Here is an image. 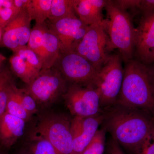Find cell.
Here are the masks:
<instances>
[{
    "mask_svg": "<svg viewBox=\"0 0 154 154\" xmlns=\"http://www.w3.org/2000/svg\"><path fill=\"white\" fill-rule=\"evenodd\" d=\"M147 112L117 105L105 114L104 128L119 145L136 154L154 131V117Z\"/></svg>",
    "mask_w": 154,
    "mask_h": 154,
    "instance_id": "cell-1",
    "label": "cell"
},
{
    "mask_svg": "<svg viewBox=\"0 0 154 154\" xmlns=\"http://www.w3.org/2000/svg\"><path fill=\"white\" fill-rule=\"evenodd\" d=\"M115 105L154 114V71L137 60L125 63L121 91Z\"/></svg>",
    "mask_w": 154,
    "mask_h": 154,
    "instance_id": "cell-2",
    "label": "cell"
},
{
    "mask_svg": "<svg viewBox=\"0 0 154 154\" xmlns=\"http://www.w3.org/2000/svg\"><path fill=\"white\" fill-rule=\"evenodd\" d=\"M106 18L102 23L108 38V53L118 50L125 63L134 56L136 28L127 11L118 7L113 1H106Z\"/></svg>",
    "mask_w": 154,
    "mask_h": 154,
    "instance_id": "cell-3",
    "label": "cell"
},
{
    "mask_svg": "<svg viewBox=\"0 0 154 154\" xmlns=\"http://www.w3.org/2000/svg\"><path fill=\"white\" fill-rule=\"evenodd\" d=\"M122 61L119 54H111L97 72L92 85L99 92L101 107L116 103L124 77Z\"/></svg>",
    "mask_w": 154,
    "mask_h": 154,
    "instance_id": "cell-4",
    "label": "cell"
},
{
    "mask_svg": "<svg viewBox=\"0 0 154 154\" xmlns=\"http://www.w3.org/2000/svg\"><path fill=\"white\" fill-rule=\"evenodd\" d=\"M71 121L64 116H46L39 120L31 135L46 140L61 154H71L73 148Z\"/></svg>",
    "mask_w": 154,
    "mask_h": 154,
    "instance_id": "cell-5",
    "label": "cell"
},
{
    "mask_svg": "<svg viewBox=\"0 0 154 154\" xmlns=\"http://www.w3.org/2000/svg\"><path fill=\"white\" fill-rule=\"evenodd\" d=\"M67 82L56 69H42L25 88L37 104L48 105L63 96L67 89Z\"/></svg>",
    "mask_w": 154,
    "mask_h": 154,
    "instance_id": "cell-6",
    "label": "cell"
},
{
    "mask_svg": "<svg viewBox=\"0 0 154 154\" xmlns=\"http://www.w3.org/2000/svg\"><path fill=\"white\" fill-rule=\"evenodd\" d=\"M63 97L71 114L74 117H89L102 112L100 95L92 85L70 84Z\"/></svg>",
    "mask_w": 154,
    "mask_h": 154,
    "instance_id": "cell-7",
    "label": "cell"
},
{
    "mask_svg": "<svg viewBox=\"0 0 154 154\" xmlns=\"http://www.w3.org/2000/svg\"><path fill=\"white\" fill-rule=\"evenodd\" d=\"M52 67L58 71L67 82L84 86L92 85L98 71L75 51L60 53Z\"/></svg>",
    "mask_w": 154,
    "mask_h": 154,
    "instance_id": "cell-8",
    "label": "cell"
},
{
    "mask_svg": "<svg viewBox=\"0 0 154 154\" xmlns=\"http://www.w3.org/2000/svg\"><path fill=\"white\" fill-rule=\"evenodd\" d=\"M107 43L108 38L102 24H94L89 26L75 51L99 70L110 55L107 51Z\"/></svg>",
    "mask_w": 154,
    "mask_h": 154,
    "instance_id": "cell-9",
    "label": "cell"
},
{
    "mask_svg": "<svg viewBox=\"0 0 154 154\" xmlns=\"http://www.w3.org/2000/svg\"><path fill=\"white\" fill-rule=\"evenodd\" d=\"M89 26L78 17H75L50 22L48 28L57 36L60 53H69L75 51Z\"/></svg>",
    "mask_w": 154,
    "mask_h": 154,
    "instance_id": "cell-10",
    "label": "cell"
},
{
    "mask_svg": "<svg viewBox=\"0 0 154 154\" xmlns=\"http://www.w3.org/2000/svg\"><path fill=\"white\" fill-rule=\"evenodd\" d=\"M134 56L145 65L154 61V12L143 14L136 28Z\"/></svg>",
    "mask_w": 154,
    "mask_h": 154,
    "instance_id": "cell-11",
    "label": "cell"
},
{
    "mask_svg": "<svg viewBox=\"0 0 154 154\" xmlns=\"http://www.w3.org/2000/svg\"><path fill=\"white\" fill-rule=\"evenodd\" d=\"M102 113L89 117H74L72 119L73 148L71 154H82L104 121Z\"/></svg>",
    "mask_w": 154,
    "mask_h": 154,
    "instance_id": "cell-12",
    "label": "cell"
},
{
    "mask_svg": "<svg viewBox=\"0 0 154 154\" xmlns=\"http://www.w3.org/2000/svg\"><path fill=\"white\" fill-rule=\"evenodd\" d=\"M26 122L6 112L0 117V143L10 148L24 133Z\"/></svg>",
    "mask_w": 154,
    "mask_h": 154,
    "instance_id": "cell-13",
    "label": "cell"
},
{
    "mask_svg": "<svg viewBox=\"0 0 154 154\" xmlns=\"http://www.w3.org/2000/svg\"><path fill=\"white\" fill-rule=\"evenodd\" d=\"M105 0H74L77 17L86 25L102 24Z\"/></svg>",
    "mask_w": 154,
    "mask_h": 154,
    "instance_id": "cell-14",
    "label": "cell"
},
{
    "mask_svg": "<svg viewBox=\"0 0 154 154\" xmlns=\"http://www.w3.org/2000/svg\"><path fill=\"white\" fill-rule=\"evenodd\" d=\"M60 54L59 41L57 36L45 25L44 31V56L42 69L51 68Z\"/></svg>",
    "mask_w": 154,
    "mask_h": 154,
    "instance_id": "cell-15",
    "label": "cell"
},
{
    "mask_svg": "<svg viewBox=\"0 0 154 154\" xmlns=\"http://www.w3.org/2000/svg\"><path fill=\"white\" fill-rule=\"evenodd\" d=\"M11 69L17 77L28 85L38 74L39 72L31 68L24 59L16 53L10 59Z\"/></svg>",
    "mask_w": 154,
    "mask_h": 154,
    "instance_id": "cell-16",
    "label": "cell"
},
{
    "mask_svg": "<svg viewBox=\"0 0 154 154\" xmlns=\"http://www.w3.org/2000/svg\"><path fill=\"white\" fill-rule=\"evenodd\" d=\"M19 90L20 89L17 88L14 82L11 85L6 112L26 122L30 119L31 115L25 110L22 105Z\"/></svg>",
    "mask_w": 154,
    "mask_h": 154,
    "instance_id": "cell-17",
    "label": "cell"
},
{
    "mask_svg": "<svg viewBox=\"0 0 154 154\" xmlns=\"http://www.w3.org/2000/svg\"><path fill=\"white\" fill-rule=\"evenodd\" d=\"M52 0H31L27 8L31 21L35 20L36 25L45 24L50 14Z\"/></svg>",
    "mask_w": 154,
    "mask_h": 154,
    "instance_id": "cell-18",
    "label": "cell"
},
{
    "mask_svg": "<svg viewBox=\"0 0 154 154\" xmlns=\"http://www.w3.org/2000/svg\"><path fill=\"white\" fill-rule=\"evenodd\" d=\"M77 17L74 8V0H52L50 22L57 20Z\"/></svg>",
    "mask_w": 154,
    "mask_h": 154,
    "instance_id": "cell-19",
    "label": "cell"
},
{
    "mask_svg": "<svg viewBox=\"0 0 154 154\" xmlns=\"http://www.w3.org/2000/svg\"><path fill=\"white\" fill-rule=\"evenodd\" d=\"M45 24H35L31 29L28 40V47L32 50L38 56L41 61L44 56V31Z\"/></svg>",
    "mask_w": 154,
    "mask_h": 154,
    "instance_id": "cell-20",
    "label": "cell"
},
{
    "mask_svg": "<svg viewBox=\"0 0 154 154\" xmlns=\"http://www.w3.org/2000/svg\"><path fill=\"white\" fill-rule=\"evenodd\" d=\"M1 41L2 45L11 49L14 53L20 48L17 29V16L3 29Z\"/></svg>",
    "mask_w": 154,
    "mask_h": 154,
    "instance_id": "cell-21",
    "label": "cell"
},
{
    "mask_svg": "<svg viewBox=\"0 0 154 154\" xmlns=\"http://www.w3.org/2000/svg\"><path fill=\"white\" fill-rule=\"evenodd\" d=\"M17 19L19 44L21 47L28 44L31 33V20L27 9L21 10L17 15Z\"/></svg>",
    "mask_w": 154,
    "mask_h": 154,
    "instance_id": "cell-22",
    "label": "cell"
},
{
    "mask_svg": "<svg viewBox=\"0 0 154 154\" xmlns=\"http://www.w3.org/2000/svg\"><path fill=\"white\" fill-rule=\"evenodd\" d=\"M14 82L11 72L5 68L0 77V117L6 112L9 91Z\"/></svg>",
    "mask_w": 154,
    "mask_h": 154,
    "instance_id": "cell-23",
    "label": "cell"
},
{
    "mask_svg": "<svg viewBox=\"0 0 154 154\" xmlns=\"http://www.w3.org/2000/svg\"><path fill=\"white\" fill-rule=\"evenodd\" d=\"M29 152L31 154H61L49 142L37 136L31 135Z\"/></svg>",
    "mask_w": 154,
    "mask_h": 154,
    "instance_id": "cell-24",
    "label": "cell"
},
{
    "mask_svg": "<svg viewBox=\"0 0 154 154\" xmlns=\"http://www.w3.org/2000/svg\"><path fill=\"white\" fill-rule=\"evenodd\" d=\"M106 130H98L95 136L82 154H103L106 140Z\"/></svg>",
    "mask_w": 154,
    "mask_h": 154,
    "instance_id": "cell-25",
    "label": "cell"
},
{
    "mask_svg": "<svg viewBox=\"0 0 154 154\" xmlns=\"http://www.w3.org/2000/svg\"><path fill=\"white\" fill-rule=\"evenodd\" d=\"M16 53L22 57L31 68L40 72L42 69L41 61L36 53L28 47L27 45L19 48Z\"/></svg>",
    "mask_w": 154,
    "mask_h": 154,
    "instance_id": "cell-26",
    "label": "cell"
},
{
    "mask_svg": "<svg viewBox=\"0 0 154 154\" xmlns=\"http://www.w3.org/2000/svg\"><path fill=\"white\" fill-rule=\"evenodd\" d=\"M20 11L14 6L11 8H2L0 10V29L2 31L16 18Z\"/></svg>",
    "mask_w": 154,
    "mask_h": 154,
    "instance_id": "cell-27",
    "label": "cell"
},
{
    "mask_svg": "<svg viewBox=\"0 0 154 154\" xmlns=\"http://www.w3.org/2000/svg\"><path fill=\"white\" fill-rule=\"evenodd\" d=\"M19 93L21 103L25 110L31 115L37 112V103L33 97L26 92L25 88L20 89Z\"/></svg>",
    "mask_w": 154,
    "mask_h": 154,
    "instance_id": "cell-28",
    "label": "cell"
},
{
    "mask_svg": "<svg viewBox=\"0 0 154 154\" xmlns=\"http://www.w3.org/2000/svg\"><path fill=\"white\" fill-rule=\"evenodd\" d=\"M136 154H154V131L147 139Z\"/></svg>",
    "mask_w": 154,
    "mask_h": 154,
    "instance_id": "cell-29",
    "label": "cell"
},
{
    "mask_svg": "<svg viewBox=\"0 0 154 154\" xmlns=\"http://www.w3.org/2000/svg\"><path fill=\"white\" fill-rule=\"evenodd\" d=\"M113 2L120 8L127 11V9H137L140 0H117Z\"/></svg>",
    "mask_w": 154,
    "mask_h": 154,
    "instance_id": "cell-30",
    "label": "cell"
},
{
    "mask_svg": "<svg viewBox=\"0 0 154 154\" xmlns=\"http://www.w3.org/2000/svg\"><path fill=\"white\" fill-rule=\"evenodd\" d=\"M137 9L143 14L154 12V0H140Z\"/></svg>",
    "mask_w": 154,
    "mask_h": 154,
    "instance_id": "cell-31",
    "label": "cell"
},
{
    "mask_svg": "<svg viewBox=\"0 0 154 154\" xmlns=\"http://www.w3.org/2000/svg\"><path fill=\"white\" fill-rule=\"evenodd\" d=\"M107 150L108 154H125L118 143L113 138L108 142Z\"/></svg>",
    "mask_w": 154,
    "mask_h": 154,
    "instance_id": "cell-32",
    "label": "cell"
},
{
    "mask_svg": "<svg viewBox=\"0 0 154 154\" xmlns=\"http://www.w3.org/2000/svg\"><path fill=\"white\" fill-rule=\"evenodd\" d=\"M30 1L31 0H14L13 2L14 7L21 11L27 8Z\"/></svg>",
    "mask_w": 154,
    "mask_h": 154,
    "instance_id": "cell-33",
    "label": "cell"
},
{
    "mask_svg": "<svg viewBox=\"0 0 154 154\" xmlns=\"http://www.w3.org/2000/svg\"><path fill=\"white\" fill-rule=\"evenodd\" d=\"M0 63V77H1L2 74L3 72L5 69L3 67V63Z\"/></svg>",
    "mask_w": 154,
    "mask_h": 154,
    "instance_id": "cell-34",
    "label": "cell"
},
{
    "mask_svg": "<svg viewBox=\"0 0 154 154\" xmlns=\"http://www.w3.org/2000/svg\"><path fill=\"white\" fill-rule=\"evenodd\" d=\"M6 58L4 56V55L2 54H0V63H3L5 61Z\"/></svg>",
    "mask_w": 154,
    "mask_h": 154,
    "instance_id": "cell-35",
    "label": "cell"
},
{
    "mask_svg": "<svg viewBox=\"0 0 154 154\" xmlns=\"http://www.w3.org/2000/svg\"><path fill=\"white\" fill-rule=\"evenodd\" d=\"M19 154H31L30 153V152H27L25 151H22L21 152L19 153Z\"/></svg>",
    "mask_w": 154,
    "mask_h": 154,
    "instance_id": "cell-36",
    "label": "cell"
},
{
    "mask_svg": "<svg viewBox=\"0 0 154 154\" xmlns=\"http://www.w3.org/2000/svg\"><path fill=\"white\" fill-rule=\"evenodd\" d=\"M2 30L0 29V40H1L2 38Z\"/></svg>",
    "mask_w": 154,
    "mask_h": 154,
    "instance_id": "cell-37",
    "label": "cell"
},
{
    "mask_svg": "<svg viewBox=\"0 0 154 154\" xmlns=\"http://www.w3.org/2000/svg\"><path fill=\"white\" fill-rule=\"evenodd\" d=\"M0 154H2V153H0Z\"/></svg>",
    "mask_w": 154,
    "mask_h": 154,
    "instance_id": "cell-38",
    "label": "cell"
},
{
    "mask_svg": "<svg viewBox=\"0 0 154 154\" xmlns=\"http://www.w3.org/2000/svg\"></svg>",
    "mask_w": 154,
    "mask_h": 154,
    "instance_id": "cell-39",
    "label": "cell"
},
{
    "mask_svg": "<svg viewBox=\"0 0 154 154\" xmlns=\"http://www.w3.org/2000/svg\"></svg>",
    "mask_w": 154,
    "mask_h": 154,
    "instance_id": "cell-40",
    "label": "cell"
}]
</instances>
